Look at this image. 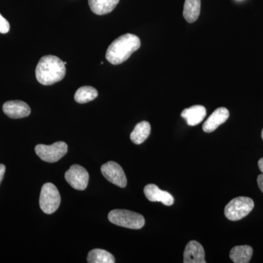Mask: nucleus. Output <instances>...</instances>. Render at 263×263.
<instances>
[{"mask_svg":"<svg viewBox=\"0 0 263 263\" xmlns=\"http://www.w3.org/2000/svg\"><path fill=\"white\" fill-rule=\"evenodd\" d=\"M141 40L133 34H125L117 38L109 46L105 58L114 65H120L141 47Z\"/></svg>","mask_w":263,"mask_h":263,"instance_id":"f257e3e1","label":"nucleus"},{"mask_svg":"<svg viewBox=\"0 0 263 263\" xmlns=\"http://www.w3.org/2000/svg\"><path fill=\"white\" fill-rule=\"evenodd\" d=\"M65 63L59 57L53 55L43 57L36 67V79L40 84L50 86L60 82L65 78Z\"/></svg>","mask_w":263,"mask_h":263,"instance_id":"f03ea898","label":"nucleus"},{"mask_svg":"<svg viewBox=\"0 0 263 263\" xmlns=\"http://www.w3.org/2000/svg\"><path fill=\"white\" fill-rule=\"evenodd\" d=\"M108 220L117 226L129 229H141L145 224V219L141 214L122 209H116L108 214Z\"/></svg>","mask_w":263,"mask_h":263,"instance_id":"7ed1b4c3","label":"nucleus"},{"mask_svg":"<svg viewBox=\"0 0 263 263\" xmlns=\"http://www.w3.org/2000/svg\"><path fill=\"white\" fill-rule=\"evenodd\" d=\"M254 202L248 197H238L233 199L226 205L224 215L230 221H238L249 215L253 210Z\"/></svg>","mask_w":263,"mask_h":263,"instance_id":"20e7f679","label":"nucleus"},{"mask_svg":"<svg viewBox=\"0 0 263 263\" xmlns=\"http://www.w3.org/2000/svg\"><path fill=\"white\" fill-rule=\"evenodd\" d=\"M61 197L57 186L51 183L43 185L40 196V206L45 214H51L60 207Z\"/></svg>","mask_w":263,"mask_h":263,"instance_id":"39448f33","label":"nucleus"},{"mask_svg":"<svg viewBox=\"0 0 263 263\" xmlns=\"http://www.w3.org/2000/svg\"><path fill=\"white\" fill-rule=\"evenodd\" d=\"M68 147L65 142L59 141L51 145L39 144L35 152L41 160L46 162H56L67 154Z\"/></svg>","mask_w":263,"mask_h":263,"instance_id":"423d86ee","label":"nucleus"},{"mask_svg":"<svg viewBox=\"0 0 263 263\" xmlns=\"http://www.w3.org/2000/svg\"><path fill=\"white\" fill-rule=\"evenodd\" d=\"M65 177L67 183L77 190H84L89 182L87 171L79 164H73L65 173Z\"/></svg>","mask_w":263,"mask_h":263,"instance_id":"0eeeda50","label":"nucleus"},{"mask_svg":"<svg viewBox=\"0 0 263 263\" xmlns=\"http://www.w3.org/2000/svg\"><path fill=\"white\" fill-rule=\"evenodd\" d=\"M101 172L104 177L110 183L121 188H124L127 186L126 175L122 167L117 162L110 161L104 164L101 167Z\"/></svg>","mask_w":263,"mask_h":263,"instance_id":"6e6552de","label":"nucleus"},{"mask_svg":"<svg viewBox=\"0 0 263 263\" xmlns=\"http://www.w3.org/2000/svg\"><path fill=\"white\" fill-rule=\"evenodd\" d=\"M184 263H205V251L203 247L196 240H191L186 246L183 252Z\"/></svg>","mask_w":263,"mask_h":263,"instance_id":"1a4fd4ad","label":"nucleus"},{"mask_svg":"<svg viewBox=\"0 0 263 263\" xmlns=\"http://www.w3.org/2000/svg\"><path fill=\"white\" fill-rule=\"evenodd\" d=\"M3 112L11 119H22L31 113V109L27 103L20 100L6 102L3 105Z\"/></svg>","mask_w":263,"mask_h":263,"instance_id":"9d476101","label":"nucleus"},{"mask_svg":"<svg viewBox=\"0 0 263 263\" xmlns=\"http://www.w3.org/2000/svg\"><path fill=\"white\" fill-rule=\"evenodd\" d=\"M144 194L151 202H161L167 206H171L174 203V198L172 195L164 190H161L157 185L152 183L145 186Z\"/></svg>","mask_w":263,"mask_h":263,"instance_id":"9b49d317","label":"nucleus"},{"mask_svg":"<svg viewBox=\"0 0 263 263\" xmlns=\"http://www.w3.org/2000/svg\"><path fill=\"white\" fill-rule=\"evenodd\" d=\"M230 117V112L226 108L221 107L213 112L212 115L205 121L202 125L205 133H211L215 131L219 126L227 122Z\"/></svg>","mask_w":263,"mask_h":263,"instance_id":"f8f14e48","label":"nucleus"},{"mask_svg":"<svg viewBox=\"0 0 263 263\" xmlns=\"http://www.w3.org/2000/svg\"><path fill=\"white\" fill-rule=\"evenodd\" d=\"M181 117L186 120L188 125L196 126L201 123L206 116V109L202 105H194L184 109L181 114Z\"/></svg>","mask_w":263,"mask_h":263,"instance_id":"ddd939ff","label":"nucleus"},{"mask_svg":"<svg viewBox=\"0 0 263 263\" xmlns=\"http://www.w3.org/2000/svg\"><path fill=\"white\" fill-rule=\"evenodd\" d=\"M119 0H89L90 9L97 15L110 13L119 4Z\"/></svg>","mask_w":263,"mask_h":263,"instance_id":"4468645a","label":"nucleus"},{"mask_svg":"<svg viewBox=\"0 0 263 263\" xmlns=\"http://www.w3.org/2000/svg\"><path fill=\"white\" fill-rule=\"evenodd\" d=\"M253 254V249L248 245L237 246L230 252V258L235 263H248Z\"/></svg>","mask_w":263,"mask_h":263,"instance_id":"2eb2a0df","label":"nucleus"},{"mask_svg":"<svg viewBox=\"0 0 263 263\" xmlns=\"http://www.w3.org/2000/svg\"><path fill=\"white\" fill-rule=\"evenodd\" d=\"M201 0H185L183 15L188 23H194L199 18Z\"/></svg>","mask_w":263,"mask_h":263,"instance_id":"dca6fc26","label":"nucleus"},{"mask_svg":"<svg viewBox=\"0 0 263 263\" xmlns=\"http://www.w3.org/2000/svg\"><path fill=\"white\" fill-rule=\"evenodd\" d=\"M151 133L149 122L143 121L138 123L132 132L130 139L135 144L139 145L143 143L148 138Z\"/></svg>","mask_w":263,"mask_h":263,"instance_id":"f3484780","label":"nucleus"},{"mask_svg":"<svg viewBox=\"0 0 263 263\" xmlns=\"http://www.w3.org/2000/svg\"><path fill=\"white\" fill-rule=\"evenodd\" d=\"M98 91L92 86H85L79 88L75 94L74 99L78 103L84 104L92 101L98 98Z\"/></svg>","mask_w":263,"mask_h":263,"instance_id":"a211bd4d","label":"nucleus"},{"mask_svg":"<svg viewBox=\"0 0 263 263\" xmlns=\"http://www.w3.org/2000/svg\"><path fill=\"white\" fill-rule=\"evenodd\" d=\"M87 261L89 263H114L115 258L110 252L103 249H96L90 251Z\"/></svg>","mask_w":263,"mask_h":263,"instance_id":"6ab92c4d","label":"nucleus"},{"mask_svg":"<svg viewBox=\"0 0 263 263\" xmlns=\"http://www.w3.org/2000/svg\"><path fill=\"white\" fill-rule=\"evenodd\" d=\"M10 31V24L1 14H0V33L6 34Z\"/></svg>","mask_w":263,"mask_h":263,"instance_id":"aec40b11","label":"nucleus"},{"mask_svg":"<svg viewBox=\"0 0 263 263\" xmlns=\"http://www.w3.org/2000/svg\"><path fill=\"white\" fill-rule=\"evenodd\" d=\"M257 184H258L259 190L263 193V174L259 175L257 177Z\"/></svg>","mask_w":263,"mask_h":263,"instance_id":"412c9836","label":"nucleus"},{"mask_svg":"<svg viewBox=\"0 0 263 263\" xmlns=\"http://www.w3.org/2000/svg\"><path fill=\"white\" fill-rule=\"evenodd\" d=\"M5 173V166L4 164H0V183H1L2 180L4 177Z\"/></svg>","mask_w":263,"mask_h":263,"instance_id":"4be33fe9","label":"nucleus"},{"mask_svg":"<svg viewBox=\"0 0 263 263\" xmlns=\"http://www.w3.org/2000/svg\"><path fill=\"white\" fill-rule=\"evenodd\" d=\"M258 166L259 170H260L261 172L263 174V157L258 161Z\"/></svg>","mask_w":263,"mask_h":263,"instance_id":"5701e85b","label":"nucleus"},{"mask_svg":"<svg viewBox=\"0 0 263 263\" xmlns=\"http://www.w3.org/2000/svg\"><path fill=\"white\" fill-rule=\"evenodd\" d=\"M261 136H262V139L263 140V129L262 130V135H261Z\"/></svg>","mask_w":263,"mask_h":263,"instance_id":"b1692460","label":"nucleus"}]
</instances>
